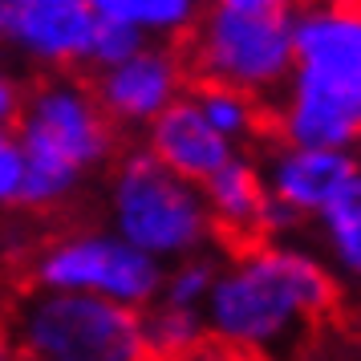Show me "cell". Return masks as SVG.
I'll return each instance as SVG.
<instances>
[{"mask_svg": "<svg viewBox=\"0 0 361 361\" xmlns=\"http://www.w3.org/2000/svg\"><path fill=\"white\" fill-rule=\"evenodd\" d=\"M147 357L138 312L98 296H45L4 280L0 357Z\"/></svg>", "mask_w": 361, "mask_h": 361, "instance_id": "cell-1", "label": "cell"}, {"mask_svg": "<svg viewBox=\"0 0 361 361\" xmlns=\"http://www.w3.org/2000/svg\"><path fill=\"white\" fill-rule=\"evenodd\" d=\"M118 215L122 228L147 252H179L203 235L207 212L154 154L126 150L118 159Z\"/></svg>", "mask_w": 361, "mask_h": 361, "instance_id": "cell-2", "label": "cell"}, {"mask_svg": "<svg viewBox=\"0 0 361 361\" xmlns=\"http://www.w3.org/2000/svg\"><path fill=\"white\" fill-rule=\"evenodd\" d=\"M0 272L20 288H102L118 300H147L159 284L154 264L122 244H106L94 235H78L66 244H53L25 260H0Z\"/></svg>", "mask_w": 361, "mask_h": 361, "instance_id": "cell-3", "label": "cell"}, {"mask_svg": "<svg viewBox=\"0 0 361 361\" xmlns=\"http://www.w3.org/2000/svg\"><path fill=\"white\" fill-rule=\"evenodd\" d=\"M296 309V280H293V256L276 252L268 244L244 260V272L219 284L215 293V329L256 345L276 337L293 321Z\"/></svg>", "mask_w": 361, "mask_h": 361, "instance_id": "cell-4", "label": "cell"}, {"mask_svg": "<svg viewBox=\"0 0 361 361\" xmlns=\"http://www.w3.org/2000/svg\"><path fill=\"white\" fill-rule=\"evenodd\" d=\"M207 199H212V224L215 240L224 244L231 260H252L256 252L268 247V231H272V215H268V195L260 187V175L247 163H224L219 171H212L207 179Z\"/></svg>", "mask_w": 361, "mask_h": 361, "instance_id": "cell-5", "label": "cell"}, {"mask_svg": "<svg viewBox=\"0 0 361 361\" xmlns=\"http://www.w3.org/2000/svg\"><path fill=\"white\" fill-rule=\"evenodd\" d=\"M69 73H78L90 90H94V98L102 102V110L114 118L118 126L126 130L134 122H142V118L159 114L171 94H175V61H171V53L166 49H147V53H130L126 61H118L110 66V73H94V69L85 66H61Z\"/></svg>", "mask_w": 361, "mask_h": 361, "instance_id": "cell-6", "label": "cell"}, {"mask_svg": "<svg viewBox=\"0 0 361 361\" xmlns=\"http://www.w3.org/2000/svg\"><path fill=\"white\" fill-rule=\"evenodd\" d=\"M361 25L357 13H305V25L293 33L296 78L325 85L333 94L357 98L361 85Z\"/></svg>", "mask_w": 361, "mask_h": 361, "instance_id": "cell-7", "label": "cell"}, {"mask_svg": "<svg viewBox=\"0 0 361 361\" xmlns=\"http://www.w3.org/2000/svg\"><path fill=\"white\" fill-rule=\"evenodd\" d=\"M94 13L85 0H13L4 37L53 66H73L90 49Z\"/></svg>", "mask_w": 361, "mask_h": 361, "instance_id": "cell-8", "label": "cell"}, {"mask_svg": "<svg viewBox=\"0 0 361 361\" xmlns=\"http://www.w3.org/2000/svg\"><path fill=\"white\" fill-rule=\"evenodd\" d=\"M150 150L171 175L195 183H203L231 159L224 130H215L195 102H171L159 110L154 130H150Z\"/></svg>", "mask_w": 361, "mask_h": 361, "instance_id": "cell-9", "label": "cell"}, {"mask_svg": "<svg viewBox=\"0 0 361 361\" xmlns=\"http://www.w3.org/2000/svg\"><path fill=\"white\" fill-rule=\"evenodd\" d=\"M349 183H357V166L329 147H305L280 163V199L296 212L325 207V199Z\"/></svg>", "mask_w": 361, "mask_h": 361, "instance_id": "cell-10", "label": "cell"}, {"mask_svg": "<svg viewBox=\"0 0 361 361\" xmlns=\"http://www.w3.org/2000/svg\"><path fill=\"white\" fill-rule=\"evenodd\" d=\"M98 13L130 25H154V29H175L199 13V0H90Z\"/></svg>", "mask_w": 361, "mask_h": 361, "instance_id": "cell-11", "label": "cell"}, {"mask_svg": "<svg viewBox=\"0 0 361 361\" xmlns=\"http://www.w3.org/2000/svg\"><path fill=\"white\" fill-rule=\"evenodd\" d=\"M142 45V37L134 29L130 20H118V17H106L98 13L94 25H90V49H85L82 61H73V66H118V61H126L130 53H138Z\"/></svg>", "mask_w": 361, "mask_h": 361, "instance_id": "cell-12", "label": "cell"}, {"mask_svg": "<svg viewBox=\"0 0 361 361\" xmlns=\"http://www.w3.org/2000/svg\"><path fill=\"white\" fill-rule=\"evenodd\" d=\"M325 215L329 224H333V231H337V244H341L345 260L357 268V183H349V187H341L337 195L325 199Z\"/></svg>", "mask_w": 361, "mask_h": 361, "instance_id": "cell-13", "label": "cell"}, {"mask_svg": "<svg viewBox=\"0 0 361 361\" xmlns=\"http://www.w3.org/2000/svg\"><path fill=\"white\" fill-rule=\"evenodd\" d=\"M20 183V150L13 142V134L0 130V199H8Z\"/></svg>", "mask_w": 361, "mask_h": 361, "instance_id": "cell-14", "label": "cell"}, {"mask_svg": "<svg viewBox=\"0 0 361 361\" xmlns=\"http://www.w3.org/2000/svg\"><path fill=\"white\" fill-rule=\"evenodd\" d=\"M212 280V268L207 264H199V268H187V272H179V280L171 284V305H191L199 293H203V284Z\"/></svg>", "mask_w": 361, "mask_h": 361, "instance_id": "cell-15", "label": "cell"}, {"mask_svg": "<svg viewBox=\"0 0 361 361\" xmlns=\"http://www.w3.org/2000/svg\"><path fill=\"white\" fill-rule=\"evenodd\" d=\"M296 13H357V0H288Z\"/></svg>", "mask_w": 361, "mask_h": 361, "instance_id": "cell-16", "label": "cell"}, {"mask_svg": "<svg viewBox=\"0 0 361 361\" xmlns=\"http://www.w3.org/2000/svg\"><path fill=\"white\" fill-rule=\"evenodd\" d=\"M235 13H288V0H215Z\"/></svg>", "mask_w": 361, "mask_h": 361, "instance_id": "cell-17", "label": "cell"}, {"mask_svg": "<svg viewBox=\"0 0 361 361\" xmlns=\"http://www.w3.org/2000/svg\"><path fill=\"white\" fill-rule=\"evenodd\" d=\"M17 102H20L17 90H13L8 82H0V122H4V130H8V122H13V114H17Z\"/></svg>", "mask_w": 361, "mask_h": 361, "instance_id": "cell-18", "label": "cell"}]
</instances>
